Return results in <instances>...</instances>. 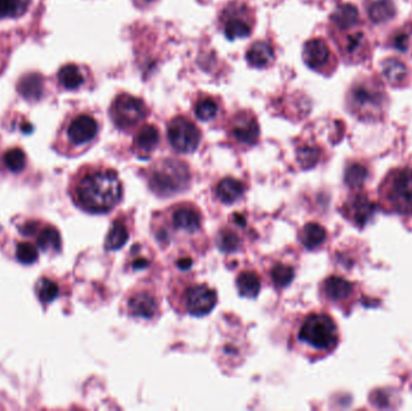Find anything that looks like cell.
I'll return each instance as SVG.
<instances>
[{"label":"cell","instance_id":"ac0fdd59","mask_svg":"<svg viewBox=\"0 0 412 411\" xmlns=\"http://www.w3.org/2000/svg\"><path fill=\"white\" fill-rule=\"evenodd\" d=\"M343 51L348 58L355 61L364 58L365 53L368 51V41L364 33L358 31L347 35L343 43Z\"/></svg>","mask_w":412,"mask_h":411},{"label":"cell","instance_id":"484cf974","mask_svg":"<svg viewBox=\"0 0 412 411\" xmlns=\"http://www.w3.org/2000/svg\"><path fill=\"white\" fill-rule=\"evenodd\" d=\"M236 287H238L239 293L243 297L255 298L260 291V277L255 272H250V270L243 272L239 274L236 279Z\"/></svg>","mask_w":412,"mask_h":411},{"label":"cell","instance_id":"7a4b0ae2","mask_svg":"<svg viewBox=\"0 0 412 411\" xmlns=\"http://www.w3.org/2000/svg\"><path fill=\"white\" fill-rule=\"evenodd\" d=\"M151 190L161 197L183 192L190 183V172L183 162L165 160L152 169L148 176Z\"/></svg>","mask_w":412,"mask_h":411},{"label":"cell","instance_id":"2e32d148","mask_svg":"<svg viewBox=\"0 0 412 411\" xmlns=\"http://www.w3.org/2000/svg\"><path fill=\"white\" fill-rule=\"evenodd\" d=\"M245 192V186L236 179L226 178L217 183L216 195L222 203L232 204L241 198Z\"/></svg>","mask_w":412,"mask_h":411},{"label":"cell","instance_id":"9a60e30c","mask_svg":"<svg viewBox=\"0 0 412 411\" xmlns=\"http://www.w3.org/2000/svg\"><path fill=\"white\" fill-rule=\"evenodd\" d=\"M128 310L133 316L151 319L158 312V302L156 297L148 291H138L134 295H130Z\"/></svg>","mask_w":412,"mask_h":411},{"label":"cell","instance_id":"1f68e13d","mask_svg":"<svg viewBox=\"0 0 412 411\" xmlns=\"http://www.w3.org/2000/svg\"><path fill=\"white\" fill-rule=\"evenodd\" d=\"M16 257L22 264L31 265L39 260V247L31 242H20L16 246Z\"/></svg>","mask_w":412,"mask_h":411},{"label":"cell","instance_id":"7402d4cb","mask_svg":"<svg viewBox=\"0 0 412 411\" xmlns=\"http://www.w3.org/2000/svg\"><path fill=\"white\" fill-rule=\"evenodd\" d=\"M408 67L397 58H390L383 63V76L392 86H399L408 78Z\"/></svg>","mask_w":412,"mask_h":411},{"label":"cell","instance_id":"9c48e42d","mask_svg":"<svg viewBox=\"0 0 412 411\" xmlns=\"http://www.w3.org/2000/svg\"><path fill=\"white\" fill-rule=\"evenodd\" d=\"M22 234L35 237L36 246L43 251L59 252L62 249V237L59 230L52 225L39 221H28L21 227Z\"/></svg>","mask_w":412,"mask_h":411},{"label":"cell","instance_id":"e575fe53","mask_svg":"<svg viewBox=\"0 0 412 411\" xmlns=\"http://www.w3.org/2000/svg\"><path fill=\"white\" fill-rule=\"evenodd\" d=\"M217 111H218V105L211 98L200 99L195 104V116L198 117L201 121H210V120H213V117L216 116Z\"/></svg>","mask_w":412,"mask_h":411},{"label":"cell","instance_id":"d590c367","mask_svg":"<svg viewBox=\"0 0 412 411\" xmlns=\"http://www.w3.org/2000/svg\"><path fill=\"white\" fill-rule=\"evenodd\" d=\"M368 178V170L364 165H352L347 168L345 181L350 187H360Z\"/></svg>","mask_w":412,"mask_h":411},{"label":"cell","instance_id":"f1b7e54d","mask_svg":"<svg viewBox=\"0 0 412 411\" xmlns=\"http://www.w3.org/2000/svg\"><path fill=\"white\" fill-rule=\"evenodd\" d=\"M251 32V25L241 18H228L225 25V34L229 40L248 38Z\"/></svg>","mask_w":412,"mask_h":411},{"label":"cell","instance_id":"30bf717a","mask_svg":"<svg viewBox=\"0 0 412 411\" xmlns=\"http://www.w3.org/2000/svg\"><path fill=\"white\" fill-rule=\"evenodd\" d=\"M230 137L245 146H252L260 138V126L256 117L243 111L234 117L230 126Z\"/></svg>","mask_w":412,"mask_h":411},{"label":"cell","instance_id":"44dd1931","mask_svg":"<svg viewBox=\"0 0 412 411\" xmlns=\"http://www.w3.org/2000/svg\"><path fill=\"white\" fill-rule=\"evenodd\" d=\"M17 90L26 99H39L43 91V78L39 74L24 75L18 83Z\"/></svg>","mask_w":412,"mask_h":411},{"label":"cell","instance_id":"8fae6325","mask_svg":"<svg viewBox=\"0 0 412 411\" xmlns=\"http://www.w3.org/2000/svg\"><path fill=\"white\" fill-rule=\"evenodd\" d=\"M201 214L198 208L191 204H183L173 209L171 214V225L173 230L183 233L193 234L199 230L201 225Z\"/></svg>","mask_w":412,"mask_h":411},{"label":"cell","instance_id":"4dcf8cb0","mask_svg":"<svg viewBox=\"0 0 412 411\" xmlns=\"http://www.w3.org/2000/svg\"><path fill=\"white\" fill-rule=\"evenodd\" d=\"M395 15V8L390 0H376L369 6V16L374 22L390 20Z\"/></svg>","mask_w":412,"mask_h":411},{"label":"cell","instance_id":"52a82bcc","mask_svg":"<svg viewBox=\"0 0 412 411\" xmlns=\"http://www.w3.org/2000/svg\"><path fill=\"white\" fill-rule=\"evenodd\" d=\"M168 138L175 150L181 153H191L199 146V128L185 117H176L168 127Z\"/></svg>","mask_w":412,"mask_h":411},{"label":"cell","instance_id":"3957f363","mask_svg":"<svg viewBox=\"0 0 412 411\" xmlns=\"http://www.w3.org/2000/svg\"><path fill=\"white\" fill-rule=\"evenodd\" d=\"M382 200L399 214H412V169H395L390 172L381 188Z\"/></svg>","mask_w":412,"mask_h":411},{"label":"cell","instance_id":"8992f818","mask_svg":"<svg viewBox=\"0 0 412 411\" xmlns=\"http://www.w3.org/2000/svg\"><path fill=\"white\" fill-rule=\"evenodd\" d=\"M148 109L143 100L133 95H121L113 102L111 116L121 130H132L143 121Z\"/></svg>","mask_w":412,"mask_h":411},{"label":"cell","instance_id":"cb8c5ba5","mask_svg":"<svg viewBox=\"0 0 412 411\" xmlns=\"http://www.w3.org/2000/svg\"><path fill=\"white\" fill-rule=\"evenodd\" d=\"M128 238H129L128 228L123 222L118 220V221L113 222L108 230L106 240H105V249L110 250V251L118 250L126 245Z\"/></svg>","mask_w":412,"mask_h":411},{"label":"cell","instance_id":"ab89813d","mask_svg":"<svg viewBox=\"0 0 412 411\" xmlns=\"http://www.w3.org/2000/svg\"><path fill=\"white\" fill-rule=\"evenodd\" d=\"M148 265V260L146 258H143V257H140V258H136V260H133L132 262V268L135 269V270H140V269L146 268Z\"/></svg>","mask_w":412,"mask_h":411},{"label":"cell","instance_id":"f35d334b","mask_svg":"<svg viewBox=\"0 0 412 411\" xmlns=\"http://www.w3.org/2000/svg\"><path fill=\"white\" fill-rule=\"evenodd\" d=\"M408 43V35L399 34L398 36H395V46L397 48H399L400 51H406Z\"/></svg>","mask_w":412,"mask_h":411},{"label":"cell","instance_id":"b9f144b4","mask_svg":"<svg viewBox=\"0 0 412 411\" xmlns=\"http://www.w3.org/2000/svg\"><path fill=\"white\" fill-rule=\"evenodd\" d=\"M235 223L239 225H243L246 223L245 221V217L241 216L240 214H235Z\"/></svg>","mask_w":412,"mask_h":411},{"label":"cell","instance_id":"603a6c76","mask_svg":"<svg viewBox=\"0 0 412 411\" xmlns=\"http://www.w3.org/2000/svg\"><path fill=\"white\" fill-rule=\"evenodd\" d=\"M325 237H327V233H325V228L318 223L311 222V223L304 225L301 233H300V242L308 250H313L325 243Z\"/></svg>","mask_w":412,"mask_h":411},{"label":"cell","instance_id":"ffe728a7","mask_svg":"<svg viewBox=\"0 0 412 411\" xmlns=\"http://www.w3.org/2000/svg\"><path fill=\"white\" fill-rule=\"evenodd\" d=\"M248 62L250 65L255 68H263L265 65L269 64L273 61L274 51L273 48L269 43L258 41L252 45L248 48V55H246Z\"/></svg>","mask_w":412,"mask_h":411},{"label":"cell","instance_id":"5b68a950","mask_svg":"<svg viewBox=\"0 0 412 411\" xmlns=\"http://www.w3.org/2000/svg\"><path fill=\"white\" fill-rule=\"evenodd\" d=\"M386 93L373 81L357 83L350 93V104L362 116H375L385 108Z\"/></svg>","mask_w":412,"mask_h":411},{"label":"cell","instance_id":"7c38bea8","mask_svg":"<svg viewBox=\"0 0 412 411\" xmlns=\"http://www.w3.org/2000/svg\"><path fill=\"white\" fill-rule=\"evenodd\" d=\"M304 61L313 70L325 69L332 63V53L325 40L321 38L308 40L304 46Z\"/></svg>","mask_w":412,"mask_h":411},{"label":"cell","instance_id":"d6986e66","mask_svg":"<svg viewBox=\"0 0 412 411\" xmlns=\"http://www.w3.org/2000/svg\"><path fill=\"white\" fill-rule=\"evenodd\" d=\"M323 290L332 300H343L351 295L353 286L346 279L340 277H330L323 284Z\"/></svg>","mask_w":412,"mask_h":411},{"label":"cell","instance_id":"7bdbcfd3","mask_svg":"<svg viewBox=\"0 0 412 411\" xmlns=\"http://www.w3.org/2000/svg\"><path fill=\"white\" fill-rule=\"evenodd\" d=\"M139 1H143V3H148V1H152V0H139Z\"/></svg>","mask_w":412,"mask_h":411},{"label":"cell","instance_id":"4fadbf2b","mask_svg":"<svg viewBox=\"0 0 412 411\" xmlns=\"http://www.w3.org/2000/svg\"><path fill=\"white\" fill-rule=\"evenodd\" d=\"M97 133L98 123L93 117L88 115L76 117L68 127V138L76 146L91 143L92 140L96 138Z\"/></svg>","mask_w":412,"mask_h":411},{"label":"cell","instance_id":"8d00e7d4","mask_svg":"<svg viewBox=\"0 0 412 411\" xmlns=\"http://www.w3.org/2000/svg\"><path fill=\"white\" fill-rule=\"evenodd\" d=\"M218 245L221 250L226 252L235 251L240 246V239L233 230H222L218 235Z\"/></svg>","mask_w":412,"mask_h":411},{"label":"cell","instance_id":"60d3db41","mask_svg":"<svg viewBox=\"0 0 412 411\" xmlns=\"http://www.w3.org/2000/svg\"><path fill=\"white\" fill-rule=\"evenodd\" d=\"M192 264H193V260L191 258H181L178 260V267L183 270L191 268Z\"/></svg>","mask_w":412,"mask_h":411},{"label":"cell","instance_id":"d4e9b609","mask_svg":"<svg viewBox=\"0 0 412 411\" xmlns=\"http://www.w3.org/2000/svg\"><path fill=\"white\" fill-rule=\"evenodd\" d=\"M358 20H360L358 11L353 5L350 4L339 6L338 9L335 10L334 15L332 16V21L334 23L335 27L341 31H345V29L347 31L352 27L356 26Z\"/></svg>","mask_w":412,"mask_h":411},{"label":"cell","instance_id":"277c9868","mask_svg":"<svg viewBox=\"0 0 412 411\" xmlns=\"http://www.w3.org/2000/svg\"><path fill=\"white\" fill-rule=\"evenodd\" d=\"M299 339L316 350H332L338 342V328L325 314H311L300 327Z\"/></svg>","mask_w":412,"mask_h":411},{"label":"cell","instance_id":"5bb4252c","mask_svg":"<svg viewBox=\"0 0 412 411\" xmlns=\"http://www.w3.org/2000/svg\"><path fill=\"white\" fill-rule=\"evenodd\" d=\"M347 216L358 227H364L376 211L375 204L364 195L353 197L346 205Z\"/></svg>","mask_w":412,"mask_h":411},{"label":"cell","instance_id":"4316f807","mask_svg":"<svg viewBox=\"0 0 412 411\" xmlns=\"http://www.w3.org/2000/svg\"><path fill=\"white\" fill-rule=\"evenodd\" d=\"M35 295L43 304L52 303L59 295V286L51 277H40L35 284Z\"/></svg>","mask_w":412,"mask_h":411},{"label":"cell","instance_id":"f546056e","mask_svg":"<svg viewBox=\"0 0 412 411\" xmlns=\"http://www.w3.org/2000/svg\"><path fill=\"white\" fill-rule=\"evenodd\" d=\"M3 163H4L5 168L11 173H20L26 168V153L21 148H10L9 151L5 152Z\"/></svg>","mask_w":412,"mask_h":411},{"label":"cell","instance_id":"836d02e7","mask_svg":"<svg viewBox=\"0 0 412 411\" xmlns=\"http://www.w3.org/2000/svg\"><path fill=\"white\" fill-rule=\"evenodd\" d=\"M294 277V270L286 264H275L271 269V279L278 287H286Z\"/></svg>","mask_w":412,"mask_h":411},{"label":"cell","instance_id":"e0dca14e","mask_svg":"<svg viewBox=\"0 0 412 411\" xmlns=\"http://www.w3.org/2000/svg\"><path fill=\"white\" fill-rule=\"evenodd\" d=\"M159 143V132L155 126H145L134 139V146L140 155H150Z\"/></svg>","mask_w":412,"mask_h":411},{"label":"cell","instance_id":"d6a6232c","mask_svg":"<svg viewBox=\"0 0 412 411\" xmlns=\"http://www.w3.org/2000/svg\"><path fill=\"white\" fill-rule=\"evenodd\" d=\"M28 8V0H0V18H18Z\"/></svg>","mask_w":412,"mask_h":411},{"label":"cell","instance_id":"ba28073f","mask_svg":"<svg viewBox=\"0 0 412 411\" xmlns=\"http://www.w3.org/2000/svg\"><path fill=\"white\" fill-rule=\"evenodd\" d=\"M183 303L188 314L193 316H203L211 312L216 305V291L203 284L190 286L185 292Z\"/></svg>","mask_w":412,"mask_h":411},{"label":"cell","instance_id":"83f0119b","mask_svg":"<svg viewBox=\"0 0 412 411\" xmlns=\"http://www.w3.org/2000/svg\"><path fill=\"white\" fill-rule=\"evenodd\" d=\"M58 80L66 90H76L83 83V74L74 64L64 65L58 73Z\"/></svg>","mask_w":412,"mask_h":411},{"label":"cell","instance_id":"74e56055","mask_svg":"<svg viewBox=\"0 0 412 411\" xmlns=\"http://www.w3.org/2000/svg\"><path fill=\"white\" fill-rule=\"evenodd\" d=\"M301 162H303V165H306V167H311V165H315L316 163L317 158H318V152L315 150V148H304L301 150Z\"/></svg>","mask_w":412,"mask_h":411},{"label":"cell","instance_id":"6da1fadb","mask_svg":"<svg viewBox=\"0 0 412 411\" xmlns=\"http://www.w3.org/2000/svg\"><path fill=\"white\" fill-rule=\"evenodd\" d=\"M69 193L75 205L83 211L105 214L120 203L123 186L113 169L87 167L70 182Z\"/></svg>","mask_w":412,"mask_h":411}]
</instances>
